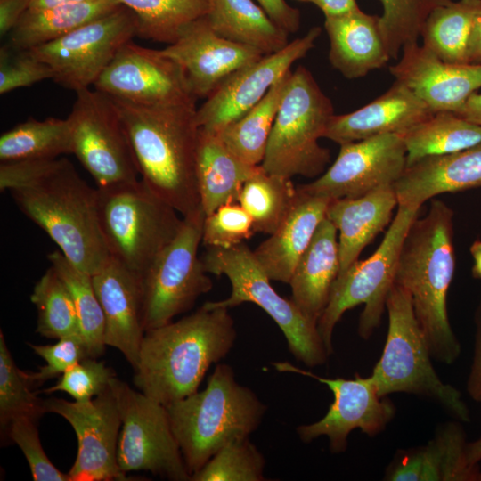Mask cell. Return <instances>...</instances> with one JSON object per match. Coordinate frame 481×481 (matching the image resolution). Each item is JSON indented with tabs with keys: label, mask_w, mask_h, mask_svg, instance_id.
Masks as SVG:
<instances>
[{
	"label": "cell",
	"mask_w": 481,
	"mask_h": 481,
	"mask_svg": "<svg viewBox=\"0 0 481 481\" xmlns=\"http://www.w3.org/2000/svg\"><path fill=\"white\" fill-rule=\"evenodd\" d=\"M0 191L77 267L93 275L110 257L92 188L66 158L1 162Z\"/></svg>",
	"instance_id": "cell-1"
},
{
	"label": "cell",
	"mask_w": 481,
	"mask_h": 481,
	"mask_svg": "<svg viewBox=\"0 0 481 481\" xmlns=\"http://www.w3.org/2000/svg\"><path fill=\"white\" fill-rule=\"evenodd\" d=\"M237 337L228 308L205 303L194 313L145 331L135 371L139 391L167 406L198 391L209 367Z\"/></svg>",
	"instance_id": "cell-2"
},
{
	"label": "cell",
	"mask_w": 481,
	"mask_h": 481,
	"mask_svg": "<svg viewBox=\"0 0 481 481\" xmlns=\"http://www.w3.org/2000/svg\"><path fill=\"white\" fill-rule=\"evenodd\" d=\"M453 210L432 200L412 224L402 245L395 282L408 291L432 358L453 363L461 344L451 327L447 295L455 272Z\"/></svg>",
	"instance_id": "cell-3"
},
{
	"label": "cell",
	"mask_w": 481,
	"mask_h": 481,
	"mask_svg": "<svg viewBox=\"0 0 481 481\" xmlns=\"http://www.w3.org/2000/svg\"><path fill=\"white\" fill-rule=\"evenodd\" d=\"M111 99L141 180L183 216L201 207L196 179V105L141 106Z\"/></svg>",
	"instance_id": "cell-4"
},
{
	"label": "cell",
	"mask_w": 481,
	"mask_h": 481,
	"mask_svg": "<svg viewBox=\"0 0 481 481\" xmlns=\"http://www.w3.org/2000/svg\"><path fill=\"white\" fill-rule=\"evenodd\" d=\"M171 428L191 476L222 447L249 437L267 406L235 379L233 369L219 363L202 391L166 406Z\"/></svg>",
	"instance_id": "cell-5"
},
{
	"label": "cell",
	"mask_w": 481,
	"mask_h": 481,
	"mask_svg": "<svg viewBox=\"0 0 481 481\" xmlns=\"http://www.w3.org/2000/svg\"><path fill=\"white\" fill-rule=\"evenodd\" d=\"M388 330L379 360L370 375L380 396L413 394L434 400L458 420L470 421L461 393L436 372L411 296L394 283L387 298Z\"/></svg>",
	"instance_id": "cell-6"
},
{
	"label": "cell",
	"mask_w": 481,
	"mask_h": 481,
	"mask_svg": "<svg viewBox=\"0 0 481 481\" xmlns=\"http://www.w3.org/2000/svg\"><path fill=\"white\" fill-rule=\"evenodd\" d=\"M208 273L225 275L232 290L228 298L208 301L210 307L232 308L253 303L278 325L296 360L307 367L322 365L330 356L317 323L307 318L291 298L281 297L245 243L231 248H206L200 257Z\"/></svg>",
	"instance_id": "cell-7"
},
{
	"label": "cell",
	"mask_w": 481,
	"mask_h": 481,
	"mask_svg": "<svg viewBox=\"0 0 481 481\" xmlns=\"http://www.w3.org/2000/svg\"><path fill=\"white\" fill-rule=\"evenodd\" d=\"M333 115L330 99L312 73L299 65L291 72L262 167L289 178L320 176L330 161V152L320 145L319 139Z\"/></svg>",
	"instance_id": "cell-8"
},
{
	"label": "cell",
	"mask_w": 481,
	"mask_h": 481,
	"mask_svg": "<svg viewBox=\"0 0 481 481\" xmlns=\"http://www.w3.org/2000/svg\"><path fill=\"white\" fill-rule=\"evenodd\" d=\"M97 191L110 256L142 277L177 235L183 218L141 179Z\"/></svg>",
	"instance_id": "cell-9"
},
{
	"label": "cell",
	"mask_w": 481,
	"mask_h": 481,
	"mask_svg": "<svg viewBox=\"0 0 481 481\" xmlns=\"http://www.w3.org/2000/svg\"><path fill=\"white\" fill-rule=\"evenodd\" d=\"M420 210V207L399 205L373 254L366 259H358L337 277L327 306L317 322L330 355L333 353L334 329L346 311L364 305L358 323V334L364 339L379 327L388 293L395 283L403 242Z\"/></svg>",
	"instance_id": "cell-10"
},
{
	"label": "cell",
	"mask_w": 481,
	"mask_h": 481,
	"mask_svg": "<svg viewBox=\"0 0 481 481\" xmlns=\"http://www.w3.org/2000/svg\"><path fill=\"white\" fill-rule=\"evenodd\" d=\"M205 213L201 207L183 216L175 239L142 276V325L144 331L163 326L190 310L213 283L198 256Z\"/></svg>",
	"instance_id": "cell-11"
},
{
	"label": "cell",
	"mask_w": 481,
	"mask_h": 481,
	"mask_svg": "<svg viewBox=\"0 0 481 481\" xmlns=\"http://www.w3.org/2000/svg\"><path fill=\"white\" fill-rule=\"evenodd\" d=\"M76 94L67 118L72 154L99 189L139 180L134 151L113 100L96 89L87 88Z\"/></svg>",
	"instance_id": "cell-12"
},
{
	"label": "cell",
	"mask_w": 481,
	"mask_h": 481,
	"mask_svg": "<svg viewBox=\"0 0 481 481\" xmlns=\"http://www.w3.org/2000/svg\"><path fill=\"white\" fill-rule=\"evenodd\" d=\"M110 387L121 418L117 450L121 470L149 471L174 481L191 480L166 406L116 377Z\"/></svg>",
	"instance_id": "cell-13"
},
{
	"label": "cell",
	"mask_w": 481,
	"mask_h": 481,
	"mask_svg": "<svg viewBox=\"0 0 481 481\" xmlns=\"http://www.w3.org/2000/svg\"><path fill=\"white\" fill-rule=\"evenodd\" d=\"M137 36L135 13L124 5L69 34L29 49L58 85L79 92L94 86L118 50Z\"/></svg>",
	"instance_id": "cell-14"
},
{
	"label": "cell",
	"mask_w": 481,
	"mask_h": 481,
	"mask_svg": "<svg viewBox=\"0 0 481 481\" xmlns=\"http://www.w3.org/2000/svg\"><path fill=\"white\" fill-rule=\"evenodd\" d=\"M272 365L280 372L312 378L326 385L333 394L334 400L321 420L297 428L304 443L325 436L330 451L339 453L346 450L351 431L358 428L367 436H377L395 416V405L387 396L379 395L371 376L361 377L356 373L354 379H328L289 362H275Z\"/></svg>",
	"instance_id": "cell-15"
},
{
	"label": "cell",
	"mask_w": 481,
	"mask_h": 481,
	"mask_svg": "<svg viewBox=\"0 0 481 481\" xmlns=\"http://www.w3.org/2000/svg\"><path fill=\"white\" fill-rule=\"evenodd\" d=\"M94 89L141 106L196 104L181 66L161 50L132 40L118 50L94 85Z\"/></svg>",
	"instance_id": "cell-16"
},
{
	"label": "cell",
	"mask_w": 481,
	"mask_h": 481,
	"mask_svg": "<svg viewBox=\"0 0 481 481\" xmlns=\"http://www.w3.org/2000/svg\"><path fill=\"white\" fill-rule=\"evenodd\" d=\"M45 412L56 413L72 427L77 439L70 481L127 480L117 461L121 418L115 396L107 389L91 401L44 400Z\"/></svg>",
	"instance_id": "cell-17"
},
{
	"label": "cell",
	"mask_w": 481,
	"mask_h": 481,
	"mask_svg": "<svg viewBox=\"0 0 481 481\" xmlns=\"http://www.w3.org/2000/svg\"><path fill=\"white\" fill-rule=\"evenodd\" d=\"M338 154L320 176L297 188L328 198H356L393 185L407 166L401 134H385L339 145Z\"/></svg>",
	"instance_id": "cell-18"
},
{
	"label": "cell",
	"mask_w": 481,
	"mask_h": 481,
	"mask_svg": "<svg viewBox=\"0 0 481 481\" xmlns=\"http://www.w3.org/2000/svg\"><path fill=\"white\" fill-rule=\"evenodd\" d=\"M320 27L290 41L283 49L265 54L229 76L196 110L200 128L219 132L258 103L291 66L314 46Z\"/></svg>",
	"instance_id": "cell-19"
},
{
	"label": "cell",
	"mask_w": 481,
	"mask_h": 481,
	"mask_svg": "<svg viewBox=\"0 0 481 481\" xmlns=\"http://www.w3.org/2000/svg\"><path fill=\"white\" fill-rule=\"evenodd\" d=\"M161 51L183 69L197 100L207 99L229 76L265 55L220 37L204 16L186 25Z\"/></svg>",
	"instance_id": "cell-20"
},
{
	"label": "cell",
	"mask_w": 481,
	"mask_h": 481,
	"mask_svg": "<svg viewBox=\"0 0 481 481\" xmlns=\"http://www.w3.org/2000/svg\"><path fill=\"white\" fill-rule=\"evenodd\" d=\"M401 53L399 61L389 69L391 75L433 113H459L481 88V64L445 62L418 42L406 45Z\"/></svg>",
	"instance_id": "cell-21"
},
{
	"label": "cell",
	"mask_w": 481,
	"mask_h": 481,
	"mask_svg": "<svg viewBox=\"0 0 481 481\" xmlns=\"http://www.w3.org/2000/svg\"><path fill=\"white\" fill-rule=\"evenodd\" d=\"M105 318V345L119 350L135 368L144 336L142 277L110 256L92 275Z\"/></svg>",
	"instance_id": "cell-22"
},
{
	"label": "cell",
	"mask_w": 481,
	"mask_h": 481,
	"mask_svg": "<svg viewBox=\"0 0 481 481\" xmlns=\"http://www.w3.org/2000/svg\"><path fill=\"white\" fill-rule=\"evenodd\" d=\"M434 113L411 89L395 81L363 107L333 115L323 137L341 145L385 134H402Z\"/></svg>",
	"instance_id": "cell-23"
},
{
	"label": "cell",
	"mask_w": 481,
	"mask_h": 481,
	"mask_svg": "<svg viewBox=\"0 0 481 481\" xmlns=\"http://www.w3.org/2000/svg\"><path fill=\"white\" fill-rule=\"evenodd\" d=\"M466 435L458 422L442 425L426 445L398 450L387 466L388 481H480L466 461Z\"/></svg>",
	"instance_id": "cell-24"
},
{
	"label": "cell",
	"mask_w": 481,
	"mask_h": 481,
	"mask_svg": "<svg viewBox=\"0 0 481 481\" xmlns=\"http://www.w3.org/2000/svg\"><path fill=\"white\" fill-rule=\"evenodd\" d=\"M393 187L397 206L420 208L437 195L481 187V143L406 167Z\"/></svg>",
	"instance_id": "cell-25"
},
{
	"label": "cell",
	"mask_w": 481,
	"mask_h": 481,
	"mask_svg": "<svg viewBox=\"0 0 481 481\" xmlns=\"http://www.w3.org/2000/svg\"><path fill=\"white\" fill-rule=\"evenodd\" d=\"M330 200L297 188L296 200L284 220L253 250L271 281L289 284L297 264L326 217Z\"/></svg>",
	"instance_id": "cell-26"
},
{
	"label": "cell",
	"mask_w": 481,
	"mask_h": 481,
	"mask_svg": "<svg viewBox=\"0 0 481 481\" xmlns=\"http://www.w3.org/2000/svg\"><path fill=\"white\" fill-rule=\"evenodd\" d=\"M396 205L393 185L379 187L356 198L330 200L326 217L338 231V275L357 261L364 248L390 224Z\"/></svg>",
	"instance_id": "cell-27"
},
{
	"label": "cell",
	"mask_w": 481,
	"mask_h": 481,
	"mask_svg": "<svg viewBox=\"0 0 481 481\" xmlns=\"http://www.w3.org/2000/svg\"><path fill=\"white\" fill-rule=\"evenodd\" d=\"M324 28L330 39V62L346 78L364 77L391 59L379 16L367 14L359 8L325 18Z\"/></svg>",
	"instance_id": "cell-28"
},
{
	"label": "cell",
	"mask_w": 481,
	"mask_h": 481,
	"mask_svg": "<svg viewBox=\"0 0 481 481\" xmlns=\"http://www.w3.org/2000/svg\"><path fill=\"white\" fill-rule=\"evenodd\" d=\"M339 273L338 231L325 217L300 257L289 282L291 299L311 321L318 322Z\"/></svg>",
	"instance_id": "cell-29"
},
{
	"label": "cell",
	"mask_w": 481,
	"mask_h": 481,
	"mask_svg": "<svg viewBox=\"0 0 481 481\" xmlns=\"http://www.w3.org/2000/svg\"><path fill=\"white\" fill-rule=\"evenodd\" d=\"M258 166L236 156L216 132L200 128L196 152V179L205 215L220 206L237 202L244 182Z\"/></svg>",
	"instance_id": "cell-30"
},
{
	"label": "cell",
	"mask_w": 481,
	"mask_h": 481,
	"mask_svg": "<svg viewBox=\"0 0 481 481\" xmlns=\"http://www.w3.org/2000/svg\"><path fill=\"white\" fill-rule=\"evenodd\" d=\"M204 18L220 37L270 54L283 49L289 34L253 0H207Z\"/></svg>",
	"instance_id": "cell-31"
},
{
	"label": "cell",
	"mask_w": 481,
	"mask_h": 481,
	"mask_svg": "<svg viewBox=\"0 0 481 481\" xmlns=\"http://www.w3.org/2000/svg\"><path fill=\"white\" fill-rule=\"evenodd\" d=\"M121 5L118 0H89L45 9H28L8 34V45L29 50L61 37Z\"/></svg>",
	"instance_id": "cell-32"
},
{
	"label": "cell",
	"mask_w": 481,
	"mask_h": 481,
	"mask_svg": "<svg viewBox=\"0 0 481 481\" xmlns=\"http://www.w3.org/2000/svg\"><path fill=\"white\" fill-rule=\"evenodd\" d=\"M407 166L432 156L453 153L481 143V125L450 112H436L401 134Z\"/></svg>",
	"instance_id": "cell-33"
},
{
	"label": "cell",
	"mask_w": 481,
	"mask_h": 481,
	"mask_svg": "<svg viewBox=\"0 0 481 481\" xmlns=\"http://www.w3.org/2000/svg\"><path fill=\"white\" fill-rule=\"evenodd\" d=\"M291 72L289 70L279 79L264 98L240 119L216 132L226 146L249 165L258 166L264 160Z\"/></svg>",
	"instance_id": "cell-34"
},
{
	"label": "cell",
	"mask_w": 481,
	"mask_h": 481,
	"mask_svg": "<svg viewBox=\"0 0 481 481\" xmlns=\"http://www.w3.org/2000/svg\"><path fill=\"white\" fill-rule=\"evenodd\" d=\"M481 0H458L434 9L421 32L422 45L445 62L464 64L469 40Z\"/></svg>",
	"instance_id": "cell-35"
},
{
	"label": "cell",
	"mask_w": 481,
	"mask_h": 481,
	"mask_svg": "<svg viewBox=\"0 0 481 481\" xmlns=\"http://www.w3.org/2000/svg\"><path fill=\"white\" fill-rule=\"evenodd\" d=\"M62 154H72L68 118H29L0 137L1 162L56 159Z\"/></svg>",
	"instance_id": "cell-36"
},
{
	"label": "cell",
	"mask_w": 481,
	"mask_h": 481,
	"mask_svg": "<svg viewBox=\"0 0 481 481\" xmlns=\"http://www.w3.org/2000/svg\"><path fill=\"white\" fill-rule=\"evenodd\" d=\"M297 197L291 178L266 172L260 165L241 186L238 200L250 215L255 233L271 235L280 226Z\"/></svg>",
	"instance_id": "cell-37"
},
{
	"label": "cell",
	"mask_w": 481,
	"mask_h": 481,
	"mask_svg": "<svg viewBox=\"0 0 481 481\" xmlns=\"http://www.w3.org/2000/svg\"><path fill=\"white\" fill-rule=\"evenodd\" d=\"M47 258L71 294L90 357L100 356L106 346L105 318L92 275L74 265L61 251L50 253Z\"/></svg>",
	"instance_id": "cell-38"
},
{
	"label": "cell",
	"mask_w": 481,
	"mask_h": 481,
	"mask_svg": "<svg viewBox=\"0 0 481 481\" xmlns=\"http://www.w3.org/2000/svg\"><path fill=\"white\" fill-rule=\"evenodd\" d=\"M137 20V36L173 44L190 22L206 14L207 0H118Z\"/></svg>",
	"instance_id": "cell-39"
},
{
	"label": "cell",
	"mask_w": 481,
	"mask_h": 481,
	"mask_svg": "<svg viewBox=\"0 0 481 481\" xmlns=\"http://www.w3.org/2000/svg\"><path fill=\"white\" fill-rule=\"evenodd\" d=\"M30 300L37 311L39 335L54 339L82 337L71 294L52 266L34 286Z\"/></svg>",
	"instance_id": "cell-40"
},
{
	"label": "cell",
	"mask_w": 481,
	"mask_h": 481,
	"mask_svg": "<svg viewBox=\"0 0 481 481\" xmlns=\"http://www.w3.org/2000/svg\"><path fill=\"white\" fill-rule=\"evenodd\" d=\"M382 14L379 27L391 59H396L404 46L418 42L429 13L452 0H379Z\"/></svg>",
	"instance_id": "cell-41"
},
{
	"label": "cell",
	"mask_w": 481,
	"mask_h": 481,
	"mask_svg": "<svg viewBox=\"0 0 481 481\" xmlns=\"http://www.w3.org/2000/svg\"><path fill=\"white\" fill-rule=\"evenodd\" d=\"M265 461L249 437L222 447L197 472L192 481H262Z\"/></svg>",
	"instance_id": "cell-42"
},
{
	"label": "cell",
	"mask_w": 481,
	"mask_h": 481,
	"mask_svg": "<svg viewBox=\"0 0 481 481\" xmlns=\"http://www.w3.org/2000/svg\"><path fill=\"white\" fill-rule=\"evenodd\" d=\"M24 371L19 369L0 331V422L5 427L12 420L30 417L37 420L45 413L44 400L30 390Z\"/></svg>",
	"instance_id": "cell-43"
},
{
	"label": "cell",
	"mask_w": 481,
	"mask_h": 481,
	"mask_svg": "<svg viewBox=\"0 0 481 481\" xmlns=\"http://www.w3.org/2000/svg\"><path fill=\"white\" fill-rule=\"evenodd\" d=\"M255 234L250 215L239 202L226 203L205 216L201 243L206 248H231Z\"/></svg>",
	"instance_id": "cell-44"
},
{
	"label": "cell",
	"mask_w": 481,
	"mask_h": 481,
	"mask_svg": "<svg viewBox=\"0 0 481 481\" xmlns=\"http://www.w3.org/2000/svg\"><path fill=\"white\" fill-rule=\"evenodd\" d=\"M115 372L103 362L94 357H86L69 368L54 386L43 393L65 392L76 402L91 401L110 388Z\"/></svg>",
	"instance_id": "cell-45"
},
{
	"label": "cell",
	"mask_w": 481,
	"mask_h": 481,
	"mask_svg": "<svg viewBox=\"0 0 481 481\" xmlns=\"http://www.w3.org/2000/svg\"><path fill=\"white\" fill-rule=\"evenodd\" d=\"M29 345L45 362V364L40 366L37 371H24L26 379L31 387L61 376L82 359L90 357L82 337L62 338L53 345Z\"/></svg>",
	"instance_id": "cell-46"
},
{
	"label": "cell",
	"mask_w": 481,
	"mask_h": 481,
	"mask_svg": "<svg viewBox=\"0 0 481 481\" xmlns=\"http://www.w3.org/2000/svg\"><path fill=\"white\" fill-rule=\"evenodd\" d=\"M51 68L36 58L30 50L16 49L8 44L0 49V94L52 79Z\"/></svg>",
	"instance_id": "cell-47"
},
{
	"label": "cell",
	"mask_w": 481,
	"mask_h": 481,
	"mask_svg": "<svg viewBox=\"0 0 481 481\" xmlns=\"http://www.w3.org/2000/svg\"><path fill=\"white\" fill-rule=\"evenodd\" d=\"M35 419L20 417L9 425L10 438L20 448L35 481H70L69 474L61 472L48 459L39 438Z\"/></svg>",
	"instance_id": "cell-48"
},
{
	"label": "cell",
	"mask_w": 481,
	"mask_h": 481,
	"mask_svg": "<svg viewBox=\"0 0 481 481\" xmlns=\"http://www.w3.org/2000/svg\"><path fill=\"white\" fill-rule=\"evenodd\" d=\"M256 1L269 18L288 34L298 31L300 25V16L298 9L289 5L285 0Z\"/></svg>",
	"instance_id": "cell-49"
},
{
	"label": "cell",
	"mask_w": 481,
	"mask_h": 481,
	"mask_svg": "<svg viewBox=\"0 0 481 481\" xmlns=\"http://www.w3.org/2000/svg\"><path fill=\"white\" fill-rule=\"evenodd\" d=\"M474 353L467 380V391L474 401L481 403V298L474 314Z\"/></svg>",
	"instance_id": "cell-50"
},
{
	"label": "cell",
	"mask_w": 481,
	"mask_h": 481,
	"mask_svg": "<svg viewBox=\"0 0 481 481\" xmlns=\"http://www.w3.org/2000/svg\"><path fill=\"white\" fill-rule=\"evenodd\" d=\"M31 0H0V35L6 36L14 28Z\"/></svg>",
	"instance_id": "cell-51"
},
{
	"label": "cell",
	"mask_w": 481,
	"mask_h": 481,
	"mask_svg": "<svg viewBox=\"0 0 481 481\" xmlns=\"http://www.w3.org/2000/svg\"><path fill=\"white\" fill-rule=\"evenodd\" d=\"M315 4L325 18L336 17L359 9L355 0H300Z\"/></svg>",
	"instance_id": "cell-52"
},
{
	"label": "cell",
	"mask_w": 481,
	"mask_h": 481,
	"mask_svg": "<svg viewBox=\"0 0 481 481\" xmlns=\"http://www.w3.org/2000/svg\"><path fill=\"white\" fill-rule=\"evenodd\" d=\"M467 61L481 64V10L474 19L467 49Z\"/></svg>",
	"instance_id": "cell-53"
},
{
	"label": "cell",
	"mask_w": 481,
	"mask_h": 481,
	"mask_svg": "<svg viewBox=\"0 0 481 481\" xmlns=\"http://www.w3.org/2000/svg\"><path fill=\"white\" fill-rule=\"evenodd\" d=\"M457 114L469 121L481 125V93L473 94Z\"/></svg>",
	"instance_id": "cell-54"
},
{
	"label": "cell",
	"mask_w": 481,
	"mask_h": 481,
	"mask_svg": "<svg viewBox=\"0 0 481 481\" xmlns=\"http://www.w3.org/2000/svg\"><path fill=\"white\" fill-rule=\"evenodd\" d=\"M466 461L470 467L478 466L481 461V436L466 445Z\"/></svg>",
	"instance_id": "cell-55"
},
{
	"label": "cell",
	"mask_w": 481,
	"mask_h": 481,
	"mask_svg": "<svg viewBox=\"0 0 481 481\" xmlns=\"http://www.w3.org/2000/svg\"><path fill=\"white\" fill-rule=\"evenodd\" d=\"M469 251L474 261L472 275L474 278L481 279V240H475L471 244Z\"/></svg>",
	"instance_id": "cell-56"
},
{
	"label": "cell",
	"mask_w": 481,
	"mask_h": 481,
	"mask_svg": "<svg viewBox=\"0 0 481 481\" xmlns=\"http://www.w3.org/2000/svg\"><path fill=\"white\" fill-rule=\"evenodd\" d=\"M89 0H31L29 9H45L65 4H78Z\"/></svg>",
	"instance_id": "cell-57"
},
{
	"label": "cell",
	"mask_w": 481,
	"mask_h": 481,
	"mask_svg": "<svg viewBox=\"0 0 481 481\" xmlns=\"http://www.w3.org/2000/svg\"><path fill=\"white\" fill-rule=\"evenodd\" d=\"M480 481H481V477H480Z\"/></svg>",
	"instance_id": "cell-58"
}]
</instances>
